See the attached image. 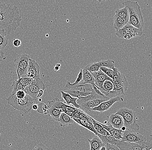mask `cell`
<instances>
[{"label":"cell","instance_id":"obj_41","mask_svg":"<svg viewBox=\"0 0 152 150\" xmlns=\"http://www.w3.org/2000/svg\"><path fill=\"white\" fill-rule=\"evenodd\" d=\"M42 144H39L37 145V146H36L35 148H34V149H37V150H40V149H46V148H45V146H44L43 147H42L43 146Z\"/></svg>","mask_w":152,"mask_h":150},{"label":"cell","instance_id":"obj_37","mask_svg":"<svg viewBox=\"0 0 152 150\" xmlns=\"http://www.w3.org/2000/svg\"><path fill=\"white\" fill-rule=\"evenodd\" d=\"M26 94H27L25 90H20V91L16 92L15 94H14V96L16 97L17 98L21 99L24 97Z\"/></svg>","mask_w":152,"mask_h":150},{"label":"cell","instance_id":"obj_22","mask_svg":"<svg viewBox=\"0 0 152 150\" xmlns=\"http://www.w3.org/2000/svg\"><path fill=\"white\" fill-rule=\"evenodd\" d=\"M58 122L61 127H66L72 125L75 121L70 116L62 112L60 116Z\"/></svg>","mask_w":152,"mask_h":150},{"label":"cell","instance_id":"obj_14","mask_svg":"<svg viewBox=\"0 0 152 150\" xmlns=\"http://www.w3.org/2000/svg\"><path fill=\"white\" fill-rule=\"evenodd\" d=\"M115 145L120 150H149L152 149L146 145L128 142L121 140H118Z\"/></svg>","mask_w":152,"mask_h":150},{"label":"cell","instance_id":"obj_45","mask_svg":"<svg viewBox=\"0 0 152 150\" xmlns=\"http://www.w3.org/2000/svg\"><path fill=\"white\" fill-rule=\"evenodd\" d=\"M126 129H127V128H126L125 126H123V127L121 128V130L123 131H124L126 130Z\"/></svg>","mask_w":152,"mask_h":150},{"label":"cell","instance_id":"obj_33","mask_svg":"<svg viewBox=\"0 0 152 150\" xmlns=\"http://www.w3.org/2000/svg\"><path fill=\"white\" fill-rule=\"evenodd\" d=\"M18 79L19 80V81H20V83H21L22 85L25 87H27V86L29 85V84H31V83L33 82V80H34L33 79L27 77L26 76L18 78Z\"/></svg>","mask_w":152,"mask_h":150},{"label":"cell","instance_id":"obj_10","mask_svg":"<svg viewBox=\"0 0 152 150\" xmlns=\"http://www.w3.org/2000/svg\"><path fill=\"white\" fill-rule=\"evenodd\" d=\"M121 140L142 145H147V138L145 136L137 132V131L128 129L124 131Z\"/></svg>","mask_w":152,"mask_h":150},{"label":"cell","instance_id":"obj_47","mask_svg":"<svg viewBox=\"0 0 152 150\" xmlns=\"http://www.w3.org/2000/svg\"><path fill=\"white\" fill-rule=\"evenodd\" d=\"M95 1H98L99 2V3L101 2H102V1H107V0H95Z\"/></svg>","mask_w":152,"mask_h":150},{"label":"cell","instance_id":"obj_34","mask_svg":"<svg viewBox=\"0 0 152 150\" xmlns=\"http://www.w3.org/2000/svg\"><path fill=\"white\" fill-rule=\"evenodd\" d=\"M38 109L37 111L38 113H43L44 114H47L48 110V106L45 103L43 102H40L38 103Z\"/></svg>","mask_w":152,"mask_h":150},{"label":"cell","instance_id":"obj_16","mask_svg":"<svg viewBox=\"0 0 152 150\" xmlns=\"http://www.w3.org/2000/svg\"><path fill=\"white\" fill-rule=\"evenodd\" d=\"M40 70V67L37 62L34 60L29 59L26 76L33 79L41 78Z\"/></svg>","mask_w":152,"mask_h":150},{"label":"cell","instance_id":"obj_4","mask_svg":"<svg viewBox=\"0 0 152 150\" xmlns=\"http://www.w3.org/2000/svg\"><path fill=\"white\" fill-rule=\"evenodd\" d=\"M108 97L97 94L95 91L86 97H81L78 98L77 102L80 105V109L86 113L92 111V109L98 106L101 102L108 100Z\"/></svg>","mask_w":152,"mask_h":150},{"label":"cell","instance_id":"obj_9","mask_svg":"<svg viewBox=\"0 0 152 150\" xmlns=\"http://www.w3.org/2000/svg\"><path fill=\"white\" fill-rule=\"evenodd\" d=\"M30 58L26 54L18 56L14 60V67L16 68L18 78L26 76Z\"/></svg>","mask_w":152,"mask_h":150},{"label":"cell","instance_id":"obj_49","mask_svg":"<svg viewBox=\"0 0 152 150\" xmlns=\"http://www.w3.org/2000/svg\"><path fill=\"white\" fill-rule=\"evenodd\" d=\"M1 136V133H0V136Z\"/></svg>","mask_w":152,"mask_h":150},{"label":"cell","instance_id":"obj_36","mask_svg":"<svg viewBox=\"0 0 152 150\" xmlns=\"http://www.w3.org/2000/svg\"><path fill=\"white\" fill-rule=\"evenodd\" d=\"M83 79V69H80V72L78 75L77 79H76L75 81L73 83H71L68 81V83H69L71 86H75V85H78L82 81Z\"/></svg>","mask_w":152,"mask_h":150},{"label":"cell","instance_id":"obj_28","mask_svg":"<svg viewBox=\"0 0 152 150\" xmlns=\"http://www.w3.org/2000/svg\"><path fill=\"white\" fill-rule=\"evenodd\" d=\"M125 20L116 15L114 16V27L116 30H118L123 27L127 24Z\"/></svg>","mask_w":152,"mask_h":150},{"label":"cell","instance_id":"obj_20","mask_svg":"<svg viewBox=\"0 0 152 150\" xmlns=\"http://www.w3.org/2000/svg\"><path fill=\"white\" fill-rule=\"evenodd\" d=\"M99 123L115 139H117V140H121L122 139V137H123L124 131H122L121 129H116V128L113 127L111 124L109 125H106L105 124H102L101 122H99Z\"/></svg>","mask_w":152,"mask_h":150},{"label":"cell","instance_id":"obj_21","mask_svg":"<svg viewBox=\"0 0 152 150\" xmlns=\"http://www.w3.org/2000/svg\"><path fill=\"white\" fill-rule=\"evenodd\" d=\"M90 84L96 87L95 83V79L92 73L86 69H83V79L80 84Z\"/></svg>","mask_w":152,"mask_h":150},{"label":"cell","instance_id":"obj_1","mask_svg":"<svg viewBox=\"0 0 152 150\" xmlns=\"http://www.w3.org/2000/svg\"><path fill=\"white\" fill-rule=\"evenodd\" d=\"M21 20L18 7L13 4H0V29L10 35L18 28Z\"/></svg>","mask_w":152,"mask_h":150},{"label":"cell","instance_id":"obj_29","mask_svg":"<svg viewBox=\"0 0 152 150\" xmlns=\"http://www.w3.org/2000/svg\"><path fill=\"white\" fill-rule=\"evenodd\" d=\"M93 121L94 128L98 133L104 136H106L109 133V132L104 129L99 122L95 120L94 118H93Z\"/></svg>","mask_w":152,"mask_h":150},{"label":"cell","instance_id":"obj_23","mask_svg":"<svg viewBox=\"0 0 152 150\" xmlns=\"http://www.w3.org/2000/svg\"><path fill=\"white\" fill-rule=\"evenodd\" d=\"M90 146V150H100V149L104 146L101 139L98 136L96 135L92 139H88Z\"/></svg>","mask_w":152,"mask_h":150},{"label":"cell","instance_id":"obj_42","mask_svg":"<svg viewBox=\"0 0 152 150\" xmlns=\"http://www.w3.org/2000/svg\"><path fill=\"white\" fill-rule=\"evenodd\" d=\"M44 91V90L41 89L38 92L37 96V98L38 99L42 96L43 95Z\"/></svg>","mask_w":152,"mask_h":150},{"label":"cell","instance_id":"obj_2","mask_svg":"<svg viewBox=\"0 0 152 150\" xmlns=\"http://www.w3.org/2000/svg\"><path fill=\"white\" fill-rule=\"evenodd\" d=\"M113 75L112 78L114 89L108 93L107 97L109 98L116 97H122L125 94L128 88V83L124 74L121 72L115 67L113 68Z\"/></svg>","mask_w":152,"mask_h":150},{"label":"cell","instance_id":"obj_13","mask_svg":"<svg viewBox=\"0 0 152 150\" xmlns=\"http://www.w3.org/2000/svg\"><path fill=\"white\" fill-rule=\"evenodd\" d=\"M48 105L61 109L63 112L66 113L72 118L74 116L76 111L78 109L72 106L66 105L63 102L62 100L59 99L58 98L54 99L52 101H49Z\"/></svg>","mask_w":152,"mask_h":150},{"label":"cell","instance_id":"obj_5","mask_svg":"<svg viewBox=\"0 0 152 150\" xmlns=\"http://www.w3.org/2000/svg\"><path fill=\"white\" fill-rule=\"evenodd\" d=\"M7 103L14 109L20 111L27 113L31 111L32 106L35 103H38V100L33 98L28 94L23 98H17L11 94L7 99Z\"/></svg>","mask_w":152,"mask_h":150},{"label":"cell","instance_id":"obj_6","mask_svg":"<svg viewBox=\"0 0 152 150\" xmlns=\"http://www.w3.org/2000/svg\"><path fill=\"white\" fill-rule=\"evenodd\" d=\"M115 114L120 115L122 117L124 126L127 129L137 132L140 129V127L137 122V117L136 113L132 110L127 108H121Z\"/></svg>","mask_w":152,"mask_h":150},{"label":"cell","instance_id":"obj_43","mask_svg":"<svg viewBox=\"0 0 152 150\" xmlns=\"http://www.w3.org/2000/svg\"><path fill=\"white\" fill-rule=\"evenodd\" d=\"M38 109V103H35L32 106V109L34 110H37Z\"/></svg>","mask_w":152,"mask_h":150},{"label":"cell","instance_id":"obj_19","mask_svg":"<svg viewBox=\"0 0 152 150\" xmlns=\"http://www.w3.org/2000/svg\"><path fill=\"white\" fill-rule=\"evenodd\" d=\"M109 121L113 127L117 129H121L124 126L123 118L120 115L113 114L110 115Z\"/></svg>","mask_w":152,"mask_h":150},{"label":"cell","instance_id":"obj_38","mask_svg":"<svg viewBox=\"0 0 152 150\" xmlns=\"http://www.w3.org/2000/svg\"><path fill=\"white\" fill-rule=\"evenodd\" d=\"M104 146L105 147L106 150H120L116 145L113 144L107 143Z\"/></svg>","mask_w":152,"mask_h":150},{"label":"cell","instance_id":"obj_3","mask_svg":"<svg viewBox=\"0 0 152 150\" xmlns=\"http://www.w3.org/2000/svg\"><path fill=\"white\" fill-rule=\"evenodd\" d=\"M123 4L128 8L129 12V20L128 23L136 28L143 29L144 26V21L138 3L129 0L124 2Z\"/></svg>","mask_w":152,"mask_h":150},{"label":"cell","instance_id":"obj_15","mask_svg":"<svg viewBox=\"0 0 152 150\" xmlns=\"http://www.w3.org/2000/svg\"><path fill=\"white\" fill-rule=\"evenodd\" d=\"M123 100V99L121 97L112 98L106 101L101 102L98 106L93 108L92 110L103 113L109 110L114 103L117 102H122Z\"/></svg>","mask_w":152,"mask_h":150},{"label":"cell","instance_id":"obj_48","mask_svg":"<svg viewBox=\"0 0 152 150\" xmlns=\"http://www.w3.org/2000/svg\"><path fill=\"white\" fill-rule=\"evenodd\" d=\"M56 65L59 67H60L61 66V64H56Z\"/></svg>","mask_w":152,"mask_h":150},{"label":"cell","instance_id":"obj_35","mask_svg":"<svg viewBox=\"0 0 152 150\" xmlns=\"http://www.w3.org/2000/svg\"><path fill=\"white\" fill-rule=\"evenodd\" d=\"M100 70H101L104 74H106L109 77L112 79L113 77V69L102 66L100 68Z\"/></svg>","mask_w":152,"mask_h":150},{"label":"cell","instance_id":"obj_31","mask_svg":"<svg viewBox=\"0 0 152 150\" xmlns=\"http://www.w3.org/2000/svg\"><path fill=\"white\" fill-rule=\"evenodd\" d=\"M12 86L13 87V91H12L11 94H15L18 91H20V90H25V87L22 85L21 83H20L18 79L13 81Z\"/></svg>","mask_w":152,"mask_h":150},{"label":"cell","instance_id":"obj_26","mask_svg":"<svg viewBox=\"0 0 152 150\" xmlns=\"http://www.w3.org/2000/svg\"><path fill=\"white\" fill-rule=\"evenodd\" d=\"M8 34L4 30L0 29V51H4L8 44Z\"/></svg>","mask_w":152,"mask_h":150},{"label":"cell","instance_id":"obj_18","mask_svg":"<svg viewBox=\"0 0 152 150\" xmlns=\"http://www.w3.org/2000/svg\"><path fill=\"white\" fill-rule=\"evenodd\" d=\"M61 97L62 98V101L66 105L72 106L75 108L80 109V105L78 104L77 102L78 98L72 96L70 94L64 91H61Z\"/></svg>","mask_w":152,"mask_h":150},{"label":"cell","instance_id":"obj_39","mask_svg":"<svg viewBox=\"0 0 152 150\" xmlns=\"http://www.w3.org/2000/svg\"><path fill=\"white\" fill-rule=\"evenodd\" d=\"M21 45V42L19 39H15L13 40V45L15 47H20Z\"/></svg>","mask_w":152,"mask_h":150},{"label":"cell","instance_id":"obj_32","mask_svg":"<svg viewBox=\"0 0 152 150\" xmlns=\"http://www.w3.org/2000/svg\"><path fill=\"white\" fill-rule=\"evenodd\" d=\"M101 67H107V68L113 69L115 67V61L112 60L108 59L107 60H102L99 61Z\"/></svg>","mask_w":152,"mask_h":150},{"label":"cell","instance_id":"obj_27","mask_svg":"<svg viewBox=\"0 0 152 150\" xmlns=\"http://www.w3.org/2000/svg\"><path fill=\"white\" fill-rule=\"evenodd\" d=\"M115 15L124 19L126 23H128L129 20V15L127 7H124V8L121 9H117L115 11Z\"/></svg>","mask_w":152,"mask_h":150},{"label":"cell","instance_id":"obj_11","mask_svg":"<svg viewBox=\"0 0 152 150\" xmlns=\"http://www.w3.org/2000/svg\"><path fill=\"white\" fill-rule=\"evenodd\" d=\"M73 119L77 124L91 131L96 135L97 134L94 128L93 118L89 115H87L86 113L83 111L82 110L78 117L77 119Z\"/></svg>","mask_w":152,"mask_h":150},{"label":"cell","instance_id":"obj_44","mask_svg":"<svg viewBox=\"0 0 152 150\" xmlns=\"http://www.w3.org/2000/svg\"><path fill=\"white\" fill-rule=\"evenodd\" d=\"M60 68V67H58V66H57V65H56V66L54 67V70H55V72H57V71L59 70Z\"/></svg>","mask_w":152,"mask_h":150},{"label":"cell","instance_id":"obj_8","mask_svg":"<svg viewBox=\"0 0 152 150\" xmlns=\"http://www.w3.org/2000/svg\"><path fill=\"white\" fill-rule=\"evenodd\" d=\"M115 34L119 38L130 40L133 38L141 37L143 35L142 29H138L127 23L123 27L116 30Z\"/></svg>","mask_w":152,"mask_h":150},{"label":"cell","instance_id":"obj_17","mask_svg":"<svg viewBox=\"0 0 152 150\" xmlns=\"http://www.w3.org/2000/svg\"><path fill=\"white\" fill-rule=\"evenodd\" d=\"M91 73L94 78L95 83L98 89L102 88L103 83L106 80H109L113 82V79L101 70H99L97 72Z\"/></svg>","mask_w":152,"mask_h":150},{"label":"cell","instance_id":"obj_30","mask_svg":"<svg viewBox=\"0 0 152 150\" xmlns=\"http://www.w3.org/2000/svg\"><path fill=\"white\" fill-rule=\"evenodd\" d=\"M100 67V65H99V62H94L86 65L83 68V69L88 70L90 72H97L99 70Z\"/></svg>","mask_w":152,"mask_h":150},{"label":"cell","instance_id":"obj_40","mask_svg":"<svg viewBox=\"0 0 152 150\" xmlns=\"http://www.w3.org/2000/svg\"><path fill=\"white\" fill-rule=\"evenodd\" d=\"M6 57L5 56L4 51H0V61L5 59Z\"/></svg>","mask_w":152,"mask_h":150},{"label":"cell","instance_id":"obj_7","mask_svg":"<svg viewBox=\"0 0 152 150\" xmlns=\"http://www.w3.org/2000/svg\"><path fill=\"white\" fill-rule=\"evenodd\" d=\"M64 91L66 92L72 96L79 98L81 97H86L94 91L93 85L90 84H80L71 86L66 82L64 88Z\"/></svg>","mask_w":152,"mask_h":150},{"label":"cell","instance_id":"obj_24","mask_svg":"<svg viewBox=\"0 0 152 150\" xmlns=\"http://www.w3.org/2000/svg\"><path fill=\"white\" fill-rule=\"evenodd\" d=\"M48 110L46 115H48L49 116L52 117L54 120L58 121L60 116L63 112L61 109H58L51 105H48Z\"/></svg>","mask_w":152,"mask_h":150},{"label":"cell","instance_id":"obj_46","mask_svg":"<svg viewBox=\"0 0 152 150\" xmlns=\"http://www.w3.org/2000/svg\"><path fill=\"white\" fill-rule=\"evenodd\" d=\"M100 150H106V149H105V147H104V146H103L100 149Z\"/></svg>","mask_w":152,"mask_h":150},{"label":"cell","instance_id":"obj_12","mask_svg":"<svg viewBox=\"0 0 152 150\" xmlns=\"http://www.w3.org/2000/svg\"><path fill=\"white\" fill-rule=\"evenodd\" d=\"M45 85L41 78L34 79L33 82L25 87V91L26 94H28L33 98L38 100L37 96L38 92L40 90L42 89L45 90Z\"/></svg>","mask_w":152,"mask_h":150},{"label":"cell","instance_id":"obj_25","mask_svg":"<svg viewBox=\"0 0 152 150\" xmlns=\"http://www.w3.org/2000/svg\"><path fill=\"white\" fill-rule=\"evenodd\" d=\"M114 89V84L113 81L106 80L104 81L102 85V88L99 89L102 93L105 96L107 97L108 93L113 91Z\"/></svg>","mask_w":152,"mask_h":150}]
</instances>
